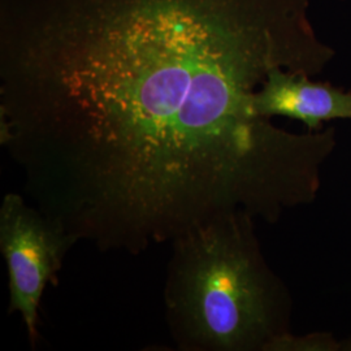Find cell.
<instances>
[{"instance_id": "2", "label": "cell", "mask_w": 351, "mask_h": 351, "mask_svg": "<svg viewBox=\"0 0 351 351\" xmlns=\"http://www.w3.org/2000/svg\"><path fill=\"white\" fill-rule=\"evenodd\" d=\"M250 221L230 213L171 242L164 307L178 350H267L284 335Z\"/></svg>"}, {"instance_id": "4", "label": "cell", "mask_w": 351, "mask_h": 351, "mask_svg": "<svg viewBox=\"0 0 351 351\" xmlns=\"http://www.w3.org/2000/svg\"><path fill=\"white\" fill-rule=\"evenodd\" d=\"M254 107L261 117L284 116L315 129L328 120H351V93L275 68L256 91Z\"/></svg>"}, {"instance_id": "3", "label": "cell", "mask_w": 351, "mask_h": 351, "mask_svg": "<svg viewBox=\"0 0 351 351\" xmlns=\"http://www.w3.org/2000/svg\"><path fill=\"white\" fill-rule=\"evenodd\" d=\"M77 243L60 223L19 193H7L0 206V251L8 272L10 313L21 316L32 345L38 339L43 293L55 284L64 259Z\"/></svg>"}, {"instance_id": "1", "label": "cell", "mask_w": 351, "mask_h": 351, "mask_svg": "<svg viewBox=\"0 0 351 351\" xmlns=\"http://www.w3.org/2000/svg\"><path fill=\"white\" fill-rule=\"evenodd\" d=\"M308 0H1L0 145L77 242L138 255L298 199L301 139L254 107L333 51Z\"/></svg>"}]
</instances>
